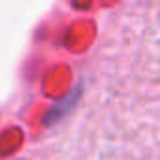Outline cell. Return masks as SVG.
Returning <instances> with one entry per match:
<instances>
[{"label":"cell","instance_id":"6da1fadb","mask_svg":"<svg viewBox=\"0 0 160 160\" xmlns=\"http://www.w3.org/2000/svg\"><path fill=\"white\" fill-rule=\"evenodd\" d=\"M79 96H81V89L75 87V89H73L70 94H66L62 100L55 102V104L49 108V111L45 113V117H43V124H45V126H51V124H57L58 121H62V119H64L73 108H75Z\"/></svg>","mask_w":160,"mask_h":160}]
</instances>
